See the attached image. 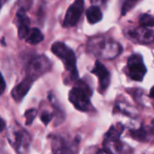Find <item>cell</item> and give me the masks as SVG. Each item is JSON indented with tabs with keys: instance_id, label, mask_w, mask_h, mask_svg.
I'll return each instance as SVG.
<instances>
[{
	"instance_id": "cb8c5ba5",
	"label": "cell",
	"mask_w": 154,
	"mask_h": 154,
	"mask_svg": "<svg viewBox=\"0 0 154 154\" xmlns=\"http://www.w3.org/2000/svg\"><path fill=\"white\" fill-rule=\"evenodd\" d=\"M150 95H151V97L154 99V87H152V89H151V92H150Z\"/></svg>"
},
{
	"instance_id": "d4e9b609",
	"label": "cell",
	"mask_w": 154,
	"mask_h": 154,
	"mask_svg": "<svg viewBox=\"0 0 154 154\" xmlns=\"http://www.w3.org/2000/svg\"><path fill=\"white\" fill-rule=\"evenodd\" d=\"M95 154H111V153H109L108 152H106V151L104 150V151H99L97 153H95Z\"/></svg>"
},
{
	"instance_id": "ffe728a7",
	"label": "cell",
	"mask_w": 154,
	"mask_h": 154,
	"mask_svg": "<svg viewBox=\"0 0 154 154\" xmlns=\"http://www.w3.org/2000/svg\"><path fill=\"white\" fill-rule=\"evenodd\" d=\"M51 120H52V115L51 114H49L47 112H44V113L42 114V116H41V121L45 125H47L51 122Z\"/></svg>"
},
{
	"instance_id": "5bb4252c",
	"label": "cell",
	"mask_w": 154,
	"mask_h": 154,
	"mask_svg": "<svg viewBox=\"0 0 154 154\" xmlns=\"http://www.w3.org/2000/svg\"><path fill=\"white\" fill-rule=\"evenodd\" d=\"M15 23L17 26L19 25H30V19L25 14V10L19 9L16 13Z\"/></svg>"
},
{
	"instance_id": "2e32d148",
	"label": "cell",
	"mask_w": 154,
	"mask_h": 154,
	"mask_svg": "<svg viewBox=\"0 0 154 154\" xmlns=\"http://www.w3.org/2000/svg\"><path fill=\"white\" fill-rule=\"evenodd\" d=\"M37 111L36 109H29L25 113V125H30L33 121L34 120L35 116H36Z\"/></svg>"
},
{
	"instance_id": "5b68a950",
	"label": "cell",
	"mask_w": 154,
	"mask_h": 154,
	"mask_svg": "<svg viewBox=\"0 0 154 154\" xmlns=\"http://www.w3.org/2000/svg\"><path fill=\"white\" fill-rule=\"evenodd\" d=\"M127 73L128 76L136 81H142L147 72V69L143 63V57L140 54H133L130 56L127 60Z\"/></svg>"
},
{
	"instance_id": "4fadbf2b",
	"label": "cell",
	"mask_w": 154,
	"mask_h": 154,
	"mask_svg": "<svg viewBox=\"0 0 154 154\" xmlns=\"http://www.w3.org/2000/svg\"><path fill=\"white\" fill-rule=\"evenodd\" d=\"M43 40H44V35L38 28L30 29V32H29L27 37L25 38L26 42L33 44V45L40 43Z\"/></svg>"
},
{
	"instance_id": "8fae6325",
	"label": "cell",
	"mask_w": 154,
	"mask_h": 154,
	"mask_svg": "<svg viewBox=\"0 0 154 154\" xmlns=\"http://www.w3.org/2000/svg\"><path fill=\"white\" fill-rule=\"evenodd\" d=\"M15 146V149L19 153L24 152L29 145V137L26 132L25 131H19L15 132L14 134V143H12Z\"/></svg>"
},
{
	"instance_id": "9a60e30c",
	"label": "cell",
	"mask_w": 154,
	"mask_h": 154,
	"mask_svg": "<svg viewBox=\"0 0 154 154\" xmlns=\"http://www.w3.org/2000/svg\"><path fill=\"white\" fill-rule=\"evenodd\" d=\"M139 23H140V26H143L145 28L154 27V16L148 14H144L140 16Z\"/></svg>"
},
{
	"instance_id": "7c38bea8",
	"label": "cell",
	"mask_w": 154,
	"mask_h": 154,
	"mask_svg": "<svg viewBox=\"0 0 154 154\" xmlns=\"http://www.w3.org/2000/svg\"><path fill=\"white\" fill-rule=\"evenodd\" d=\"M86 18L92 24L99 23L103 19V13L98 6H91L86 12Z\"/></svg>"
},
{
	"instance_id": "44dd1931",
	"label": "cell",
	"mask_w": 154,
	"mask_h": 154,
	"mask_svg": "<svg viewBox=\"0 0 154 154\" xmlns=\"http://www.w3.org/2000/svg\"><path fill=\"white\" fill-rule=\"evenodd\" d=\"M5 89V82L3 76L0 74V95H2L4 93Z\"/></svg>"
},
{
	"instance_id": "ac0fdd59",
	"label": "cell",
	"mask_w": 154,
	"mask_h": 154,
	"mask_svg": "<svg viewBox=\"0 0 154 154\" xmlns=\"http://www.w3.org/2000/svg\"><path fill=\"white\" fill-rule=\"evenodd\" d=\"M30 32L29 25H19L18 26V37L20 39H25Z\"/></svg>"
},
{
	"instance_id": "3957f363",
	"label": "cell",
	"mask_w": 154,
	"mask_h": 154,
	"mask_svg": "<svg viewBox=\"0 0 154 154\" xmlns=\"http://www.w3.org/2000/svg\"><path fill=\"white\" fill-rule=\"evenodd\" d=\"M91 96L92 90L89 86L84 82L80 81L74 88L71 89L69 93V100L76 109L86 112L89 111L92 107L90 100Z\"/></svg>"
},
{
	"instance_id": "9c48e42d",
	"label": "cell",
	"mask_w": 154,
	"mask_h": 154,
	"mask_svg": "<svg viewBox=\"0 0 154 154\" xmlns=\"http://www.w3.org/2000/svg\"><path fill=\"white\" fill-rule=\"evenodd\" d=\"M92 73H93L94 75L97 76V78L99 79L100 89L101 90L107 89V88L110 85V79H111V77H110V72L105 68V66L102 62L97 60L95 62L94 68L92 70Z\"/></svg>"
},
{
	"instance_id": "d6986e66",
	"label": "cell",
	"mask_w": 154,
	"mask_h": 154,
	"mask_svg": "<svg viewBox=\"0 0 154 154\" xmlns=\"http://www.w3.org/2000/svg\"><path fill=\"white\" fill-rule=\"evenodd\" d=\"M137 1H138V0H127V1L124 3L123 6V14H125V13H126L127 11H129V10L131 9V7H133V5Z\"/></svg>"
},
{
	"instance_id": "277c9868",
	"label": "cell",
	"mask_w": 154,
	"mask_h": 154,
	"mask_svg": "<svg viewBox=\"0 0 154 154\" xmlns=\"http://www.w3.org/2000/svg\"><path fill=\"white\" fill-rule=\"evenodd\" d=\"M51 61L46 56L40 55L34 57L28 64L26 69V77L34 80L48 72L51 69Z\"/></svg>"
},
{
	"instance_id": "ba28073f",
	"label": "cell",
	"mask_w": 154,
	"mask_h": 154,
	"mask_svg": "<svg viewBox=\"0 0 154 154\" xmlns=\"http://www.w3.org/2000/svg\"><path fill=\"white\" fill-rule=\"evenodd\" d=\"M54 154H75L74 143H69L62 137H54L52 142Z\"/></svg>"
},
{
	"instance_id": "7a4b0ae2",
	"label": "cell",
	"mask_w": 154,
	"mask_h": 154,
	"mask_svg": "<svg viewBox=\"0 0 154 154\" xmlns=\"http://www.w3.org/2000/svg\"><path fill=\"white\" fill-rule=\"evenodd\" d=\"M51 51L63 61L65 69L70 73L72 79H76L78 78V71L76 68V57L73 50L64 42H56L52 45Z\"/></svg>"
},
{
	"instance_id": "8992f818",
	"label": "cell",
	"mask_w": 154,
	"mask_h": 154,
	"mask_svg": "<svg viewBox=\"0 0 154 154\" xmlns=\"http://www.w3.org/2000/svg\"><path fill=\"white\" fill-rule=\"evenodd\" d=\"M125 34L131 40L139 43L149 44L154 42V31L143 26L127 28L125 30Z\"/></svg>"
},
{
	"instance_id": "6da1fadb",
	"label": "cell",
	"mask_w": 154,
	"mask_h": 154,
	"mask_svg": "<svg viewBox=\"0 0 154 154\" xmlns=\"http://www.w3.org/2000/svg\"><path fill=\"white\" fill-rule=\"evenodd\" d=\"M87 50L91 54L98 58L103 60H113L122 52V46L111 38L104 36H94L88 41Z\"/></svg>"
},
{
	"instance_id": "7402d4cb",
	"label": "cell",
	"mask_w": 154,
	"mask_h": 154,
	"mask_svg": "<svg viewBox=\"0 0 154 154\" xmlns=\"http://www.w3.org/2000/svg\"><path fill=\"white\" fill-rule=\"evenodd\" d=\"M5 121H4L2 118H0V132H2V131L5 129Z\"/></svg>"
},
{
	"instance_id": "603a6c76",
	"label": "cell",
	"mask_w": 154,
	"mask_h": 154,
	"mask_svg": "<svg viewBox=\"0 0 154 154\" xmlns=\"http://www.w3.org/2000/svg\"><path fill=\"white\" fill-rule=\"evenodd\" d=\"M7 1H8V0H0V9L2 8V6H3Z\"/></svg>"
},
{
	"instance_id": "30bf717a",
	"label": "cell",
	"mask_w": 154,
	"mask_h": 154,
	"mask_svg": "<svg viewBox=\"0 0 154 154\" xmlns=\"http://www.w3.org/2000/svg\"><path fill=\"white\" fill-rule=\"evenodd\" d=\"M33 81L34 80L31 79L30 78L25 77V79L22 82H20L18 85H16L11 92L14 100L21 101L25 97V96L28 93L30 88L32 87Z\"/></svg>"
},
{
	"instance_id": "52a82bcc",
	"label": "cell",
	"mask_w": 154,
	"mask_h": 154,
	"mask_svg": "<svg viewBox=\"0 0 154 154\" xmlns=\"http://www.w3.org/2000/svg\"><path fill=\"white\" fill-rule=\"evenodd\" d=\"M84 10V0H75L68 8L64 19V25L66 27H72L75 25Z\"/></svg>"
},
{
	"instance_id": "e0dca14e",
	"label": "cell",
	"mask_w": 154,
	"mask_h": 154,
	"mask_svg": "<svg viewBox=\"0 0 154 154\" xmlns=\"http://www.w3.org/2000/svg\"><path fill=\"white\" fill-rule=\"evenodd\" d=\"M131 135H132L134 139H136V140H138V141H145V140L147 139V134H146V132H145L143 128L140 129V130L132 131Z\"/></svg>"
}]
</instances>
